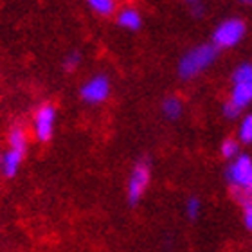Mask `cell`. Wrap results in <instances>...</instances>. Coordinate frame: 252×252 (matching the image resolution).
<instances>
[{"instance_id":"6da1fadb","label":"cell","mask_w":252,"mask_h":252,"mask_svg":"<svg viewBox=\"0 0 252 252\" xmlns=\"http://www.w3.org/2000/svg\"><path fill=\"white\" fill-rule=\"evenodd\" d=\"M216 58V47L215 45H200L193 49L180 60L179 74L180 78L189 79L194 78L198 72H202L205 67H209Z\"/></svg>"},{"instance_id":"7a4b0ae2","label":"cell","mask_w":252,"mask_h":252,"mask_svg":"<svg viewBox=\"0 0 252 252\" xmlns=\"http://www.w3.org/2000/svg\"><path fill=\"white\" fill-rule=\"evenodd\" d=\"M245 34V24L242 20L231 18V20L221 22L220 26L216 27L215 34H213V45L218 47H232L236 45Z\"/></svg>"},{"instance_id":"3957f363","label":"cell","mask_w":252,"mask_h":252,"mask_svg":"<svg viewBox=\"0 0 252 252\" xmlns=\"http://www.w3.org/2000/svg\"><path fill=\"white\" fill-rule=\"evenodd\" d=\"M227 182L232 186L234 189H242L247 193L249 184L252 179V158L249 155H240L236 157V160L229 166L227 169Z\"/></svg>"},{"instance_id":"277c9868","label":"cell","mask_w":252,"mask_h":252,"mask_svg":"<svg viewBox=\"0 0 252 252\" xmlns=\"http://www.w3.org/2000/svg\"><path fill=\"white\" fill-rule=\"evenodd\" d=\"M148 184H150V164L146 160H141L137 162L128 180V202L131 205H135L142 198Z\"/></svg>"},{"instance_id":"5b68a950","label":"cell","mask_w":252,"mask_h":252,"mask_svg":"<svg viewBox=\"0 0 252 252\" xmlns=\"http://www.w3.org/2000/svg\"><path fill=\"white\" fill-rule=\"evenodd\" d=\"M54 121H56V110L51 105L42 106L34 117V131L40 141H49L53 135Z\"/></svg>"},{"instance_id":"8992f818","label":"cell","mask_w":252,"mask_h":252,"mask_svg":"<svg viewBox=\"0 0 252 252\" xmlns=\"http://www.w3.org/2000/svg\"><path fill=\"white\" fill-rule=\"evenodd\" d=\"M110 92V83L105 76H95L92 78L87 85H83L81 89V97L87 103H99L108 95Z\"/></svg>"},{"instance_id":"52a82bcc","label":"cell","mask_w":252,"mask_h":252,"mask_svg":"<svg viewBox=\"0 0 252 252\" xmlns=\"http://www.w3.org/2000/svg\"><path fill=\"white\" fill-rule=\"evenodd\" d=\"M252 101V83H236L232 89L231 103L236 106L238 110H242Z\"/></svg>"},{"instance_id":"ba28073f","label":"cell","mask_w":252,"mask_h":252,"mask_svg":"<svg viewBox=\"0 0 252 252\" xmlns=\"http://www.w3.org/2000/svg\"><path fill=\"white\" fill-rule=\"evenodd\" d=\"M24 155H26L24 152H18V150H9V152L2 157V160H0V166H2V171L5 173V177H15L16 171H18V168H20Z\"/></svg>"},{"instance_id":"9c48e42d","label":"cell","mask_w":252,"mask_h":252,"mask_svg":"<svg viewBox=\"0 0 252 252\" xmlns=\"http://www.w3.org/2000/svg\"><path fill=\"white\" fill-rule=\"evenodd\" d=\"M141 16H139V13L133 9H125L119 15V24H121L123 27H128V29H139L141 27Z\"/></svg>"},{"instance_id":"30bf717a","label":"cell","mask_w":252,"mask_h":252,"mask_svg":"<svg viewBox=\"0 0 252 252\" xmlns=\"http://www.w3.org/2000/svg\"><path fill=\"white\" fill-rule=\"evenodd\" d=\"M162 110L164 116L168 117V119H177L182 114V105H180V101L177 97H168V99L164 101Z\"/></svg>"},{"instance_id":"8fae6325","label":"cell","mask_w":252,"mask_h":252,"mask_svg":"<svg viewBox=\"0 0 252 252\" xmlns=\"http://www.w3.org/2000/svg\"><path fill=\"white\" fill-rule=\"evenodd\" d=\"M9 144H11V150H18V152L26 153V148H27L26 133H24L20 128H15V130H11V133H9Z\"/></svg>"},{"instance_id":"7c38bea8","label":"cell","mask_w":252,"mask_h":252,"mask_svg":"<svg viewBox=\"0 0 252 252\" xmlns=\"http://www.w3.org/2000/svg\"><path fill=\"white\" fill-rule=\"evenodd\" d=\"M234 83H252V63H243L236 68Z\"/></svg>"},{"instance_id":"4fadbf2b","label":"cell","mask_w":252,"mask_h":252,"mask_svg":"<svg viewBox=\"0 0 252 252\" xmlns=\"http://www.w3.org/2000/svg\"><path fill=\"white\" fill-rule=\"evenodd\" d=\"M89 4L92 5V9L101 13V15H110L116 7L114 0H89Z\"/></svg>"},{"instance_id":"5bb4252c","label":"cell","mask_w":252,"mask_h":252,"mask_svg":"<svg viewBox=\"0 0 252 252\" xmlns=\"http://www.w3.org/2000/svg\"><path fill=\"white\" fill-rule=\"evenodd\" d=\"M240 139L242 142H252V116H247L240 126Z\"/></svg>"},{"instance_id":"9a60e30c","label":"cell","mask_w":252,"mask_h":252,"mask_svg":"<svg viewBox=\"0 0 252 252\" xmlns=\"http://www.w3.org/2000/svg\"><path fill=\"white\" fill-rule=\"evenodd\" d=\"M238 150H240V146H238V142L234 141V139H227V141L221 144V155H223L225 158L236 157Z\"/></svg>"},{"instance_id":"2e32d148","label":"cell","mask_w":252,"mask_h":252,"mask_svg":"<svg viewBox=\"0 0 252 252\" xmlns=\"http://www.w3.org/2000/svg\"><path fill=\"white\" fill-rule=\"evenodd\" d=\"M186 213L191 220H196L200 215V200L198 198H189L188 204H186Z\"/></svg>"},{"instance_id":"e0dca14e","label":"cell","mask_w":252,"mask_h":252,"mask_svg":"<svg viewBox=\"0 0 252 252\" xmlns=\"http://www.w3.org/2000/svg\"><path fill=\"white\" fill-rule=\"evenodd\" d=\"M243 220H245V225L247 229L252 231V198L245 200V209H243Z\"/></svg>"},{"instance_id":"ac0fdd59","label":"cell","mask_w":252,"mask_h":252,"mask_svg":"<svg viewBox=\"0 0 252 252\" xmlns=\"http://www.w3.org/2000/svg\"><path fill=\"white\" fill-rule=\"evenodd\" d=\"M79 60H81V56H79L78 53H72L67 60H65V68H67V70H72V68H76V67H78Z\"/></svg>"},{"instance_id":"d6986e66","label":"cell","mask_w":252,"mask_h":252,"mask_svg":"<svg viewBox=\"0 0 252 252\" xmlns=\"http://www.w3.org/2000/svg\"><path fill=\"white\" fill-rule=\"evenodd\" d=\"M240 112H242V110H238V108L234 105H232L231 101H227L225 106H223V114H225L227 117H231V119H232V117H236L238 114H240Z\"/></svg>"},{"instance_id":"ffe728a7","label":"cell","mask_w":252,"mask_h":252,"mask_svg":"<svg viewBox=\"0 0 252 252\" xmlns=\"http://www.w3.org/2000/svg\"><path fill=\"white\" fill-rule=\"evenodd\" d=\"M189 4V7H191V11H193L194 15H200L202 13V4H200V0H186Z\"/></svg>"},{"instance_id":"44dd1931","label":"cell","mask_w":252,"mask_h":252,"mask_svg":"<svg viewBox=\"0 0 252 252\" xmlns=\"http://www.w3.org/2000/svg\"><path fill=\"white\" fill-rule=\"evenodd\" d=\"M247 194H252V179H251V184H249V189H247Z\"/></svg>"},{"instance_id":"7402d4cb","label":"cell","mask_w":252,"mask_h":252,"mask_svg":"<svg viewBox=\"0 0 252 252\" xmlns=\"http://www.w3.org/2000/svg\"><path fill=\"white\" fill-rule=\"evenodd\" d=\"M242 2H247V4H252V0H242Z\"/></svg>"}]
</instances>
